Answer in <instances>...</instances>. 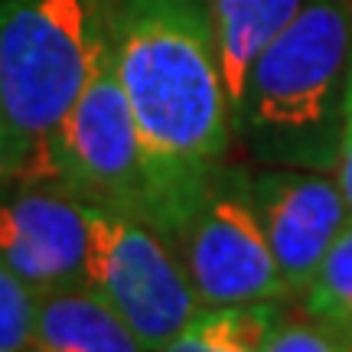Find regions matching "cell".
<instances>
[{
	"label": "cell",
	"instance_id": "6da1fadb",
	"mask_svg": "<svg viewBox=\"0 0 352 352\" xmlns=\"http://www.w3.org/2000/svg\"><path fill=\"white\" fill-rule=\"evenodd\" d=\"M114 65L147 157L151 226L173 239L235 140L209 0H118Z\"/></svg>",
	"mask_w": 352,
	"mask_h": 352
},
{
	"label": "cell",
	"instance_id": "7a4b0ae2",
	"mask_svg": "<svg viewBox=\"0 0 352 352\" xmlns=\"http://www.w3.org/2000/svg\"><path fill=\"white\" fill-rule=\"evenodd\" d=\"M352 72V3L303 0L254 59L235 140L261 166L336 170Z\"/></svg>",
	"mask_w": 352,
	"mask_h": 352
},
{
	"label": "cell",
	"instance_id": "3957f363",
	"mask_svg": "<svg viewBox=\"0 0 352 352\" xmlns=\"http://www.w3.org/2000/svg\"><path fill=\"white\" fill-rule=\"evenodd\" d=\"M118 0H0V111L20 151L16 183H52L69 111L114 50Z\"/></svg>",
	"mask_w": 352,
	"mask_h": 352
},
{
	"label": "cell",
	"instance_id": "277c9868",
	"mask_svg": "<svg viewBox=\"0 0 352 352\" xmlns=\"http://www.w3.org/2000/svg\"><path fill=\"white\" fill-rule=\"evenodd\" d=\"M170 245L202 307L280 303L290 297L264 235L252 196V173L245 166L222 164L215 170Z\"/></svg>",
	"mask_w": 352,
	"mask_h": 352
},
{
	"label": "cell",
	"instance_id": "5b68a950",
	"mask_svg": "<svg viewBox=\"0 0 352 352\" xmlns=\"http://www.w3.org/2000/svg\"><path fill=\"white\" fill-rule=\"evenodd\" d=\"M88 284L151 352L164 349L202 310L186 267L164 232L124 209L88 202Z\"/></svg>",
	"mask_w": 352,
	"mask_h": 352
},
{
	"label": "cell",
	"instance_id": "8992f818",
	"mask_svg": "<svg viewBox=\"0 0 352 352\" xmlns=\"http://www.w3.org/2000/svg\"><path fill=\"white\" fill-rule=\"evenodd\" d=\"M56 186L91 206L124 209L151 222V176L114 50L69 111L56 140Z\"/></svg>",
	"mask_w": 352,
	"mask_h": 352
},
{
	"label": "cell",
	"instance_id": "52a82bcc",
	"mask_svg": "<svg viewBox=\"0 0 352 352\" xmlns=\"http://www.w3.org/2000/svg\"><path fill=\"white\" fill-rule=\"evenodd\" d=\"M88 202L56 183L0 189V261L43 294L88 284Z\"/></svg>",
	"mask_w": 352,
	"mask_h": 352
},
{
	"label": "cell",
	"instance_id": "ba28073f",
	"mask_svg": "<svg viewBox=\"0 0 352 352\" xmlns=\"http://www.w3.org/2000/svg\"><path fill=\"white\" fill-rule=\"evenodd\" d=\"M252 196L290 294H303L352 219L340 183L327 170L264 166L252 173Z\"/></svg>",
	"mask_w": 352,
	"mask_h": 352
},
{
	"label": "cell",
	"instance_id": "9c48e42d",
	"mask_svg": "<svg viewBox=\"0 0 352 352\" xmlns=\"http://www.w3.org/2000/svg\"><path fill=\"white\" fill-rule=\"evenodd\" d=\"M33 352H151L91 284L43 294Z\"/></svg>",
	"mask_w": 352,
	"mask_h": 352
},
{
	"label": "cell",
	"instance_id": "30bf717a",
	"mask_svg": "<svg viewBox=\"0 0 352 352\" xmlns=\"http://www.w3.org/2000/svg\"><path fill=\"white\" fill-rule=\"evenodd\" d=\"M300 7L303 0H209L232 114L245 91V78L252 72L254 59L297 16Z\"/></svg>",
	"mask_w": 352,
	"mask_h": 352
},
{
	"label": "cell",
	"instance_id": "8fae6325",
	"mask_svg": "<svg viewBox=\"0 0 352 352\" xmlns=\"http://www.w3.org/2000/svg\"><path fill=\"white\" fill-rule=\"evenodd\" d=\"M280 320V303L202 307L157 352H264Z\"/></svg>",
	"mask_w": 352,
	"mask_h": 352
},
{
	"label": "cell",
	"instance_id": "7c38bea8",
	"mask_svg": "<svg viewBox=\"0 0 352 352\" xmlns=\"http://www.w3.org/2000/svg\"><path fill=\"white\" fill-rule=\"evenodd\" d=\"M300 297L303 314L327 320V323L352 327V219L329 245L327 258L316 267L310 287Z\"/></svg>",
	"mask_w": 352,
	"mask_h": 352
},
{
	"label": "cell",
	"instance_id": "4fadbf2b",
	"mask_svg": "<svg viewBox=\"0 0 352 352\" xmlns=\"http://www.w3.org/2000/svg\"><path fill=\"white\" fill-rule=\"evenodd\" d=\"M39 294L0 261V352L33 349Z\"/></svg>",
	"mask_w": 352,
	"mask_h": 352
},
{
	"label": "cell",
	"instance_id": "5bb4252c",
	"mask_svg": "<svg viewBox=\"0 0 352 352\" xmlns=\"http://www.w3.org/2000/svg\"><path fill=\"white\" fill-rule=\"evenodd\" d=\"M349 346L352 327L303 314V320H280L264 352H349Z\"/></svg>",
	"mask_w": 352,
	"mask_h": 352
},
{
	"label": "cell",
	"instance_id": "9a60e30c",
	"mask_svg": "<svg viewBox=\"0 0 352 352\" xmlns=\"http://www.w3.org/2000/svg\"><path fill=\"white\" fill-rule=\"evenodd\" d=\"M336 183H340L342 196H346V206H349V215H352V72H349V95H346V121H342Z\"/></svg>",
	"mask_w": 352,
	"mask_h": 352
},
{
	"label": "cell",
	"instance_id": "2e32d148",
	"mask_svg": "<svg viewBox=\"0 0 352 352\" xmlns=\"http://www.w3.org/2000/svg\"><path fill=\"white\" fill-rule=\"evenodd\" d=\"M16 179H20V151H16V140H13L7 118L0 111V189H7Z\"/></svg>",
	"mask_w": 352,
	"mask_h": 352
},
{
	"label": "cell",
	"instance_id": "e0dca14e",
	"mask_svg": "<svg viewBox=\"0 0 352 352\" xmlns=\"http://www.w3.org/2000/svg\"><path fill=\"white\" fill-rule=\"evenodd\" d=\"M349 352H352V346H349Z\"/></svg>",
	"mask_w": 352,
	"mask_h": 352
}]
</instances>
